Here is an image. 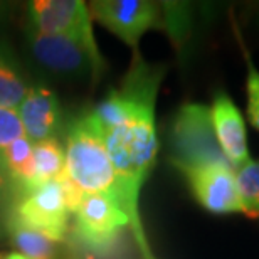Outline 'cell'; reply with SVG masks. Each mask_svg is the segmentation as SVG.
<instances>
[{
  "label": "cell",
  "instance_id": "cell-1",
  "mask_svg": "<svg viewBox=\"0 0 259 259\" xmlns=\"http://www.w3.org/2000/svg\"><path fill=\"white\" fill-rule=\"evenodd\" d=\"M66 170L84 194H103L121 209V194L95 113L77 116L66 132ZM123 210V209H121Z\"/></svg>",
  "mask_w": 259,
  "mask_h": 259
},
{
  "label": "cell",
  "instance_id": "cell-2",
  "mask_svg": "<svg viewBox=\"0 0 259 259\" xmlns=\"http://www.w3.org/2000/svg\"><path fill=\"white\" fill-rule=\"evenodd\" d=\"M170 148V162L182 174L210 165H231L217 143L210 108L200 103H185L175 113Z\"/></svg>",
  "mask_w": 259,
  "mask_h": 259
},
{
  "label": "cell",
  "instance_id": "cell-3",
  "mask_svg": "<svg viewBox=\"0 0 259 259\" xmlns=\"http://www.w3.org/2000/svg\"><path fill=\"white\" fill-rule=\"evenodd\" d=\"M27 46L35 63L59 77L77 79L90 74L93 79H98L106 67L100 51L69 35L40 34L29 29Z\"/></svg>",
  "mask_w": 259,
  "mask_h": 259
},
{
  "label": "cell",
  "instance_id": "cell-4",
  "mask_svg": "<svg viewBox=\"0 0 259 259\" xmlns=\"http://www.w3.org/2000/svg\"><path fill=\"white\" fill-rule=\"evenodd\" d=\"M90 15L128 44L135 54L147 30L163 29L162 7L148 0H98L91 4Z\"/></svg>",
  "mask_w": 259,
  "mask_h": 259
},
{
  "label": "cell",
  "instance_id": "cell-5",
  "mask_svg": "<svg viewBox=\"0 0 259 259\" xmlns=\"http://www.w3.org/2000/svg\"><path fill=\"white\" fill-rule=\"evenodd\" d=\"M74 214V237L95 252L111 247L121 231L130 226L128 215L120 205L103 194H84Z\"/></svg>",
  "mask_w": 259,
  "mask_h": 259
},
{
  "label": "cell",
  "instance_id": "cell-6",
  "mask_svg": "<svg viewBox=\"0 0 259 259\" xmlns=\"http://www.w3.org/2000/svg\"><path fill=\"white\" fill-rule=\"evenodd\" d=\"M10 217L58 242L66 241L69 212L58 180L40 184L32 192L20 197Z\"/></svg>",
  "mask_w": 259,
  "mask_h": 259
},
{
  "label": "cell",
  "instance_id": "cell-7",
  "mask_svg": "<svg viewBox=\"0 0 259 259\" xmlns=\"http://www.w3.org/2000/svg\"><path fill=\"white\" fill-rule=\"evenodd\" d=\"M30 29L40 34L69 35L98 49L90 9L81 0H35L29 7Z\"/></svg>",
  "mask_w": 259,
  "mask_h": 259
},
{
  "label": "cell",
  "instance_id": "cell-8",
  "mask_svg": "<svg viewBox=\"0 0 259 259\" xmlns=\"http://www.w3.org/2000/svg\"><path fill=\"white\" fill-rule=\"evenodd\" d=\"M195 200L212 214L242 212L236 172L231 165H210L184 172Z\"/></svg>",
  "mask_w": 259,
  "mask_h": 259
},
{
  "label": "cell",
  "instance_id": "cell-9",
  "mask_svg": "<svg viewBox=\"0 0 259 259\" xmlns=\"http://www.w3.org/2000/svg\"><path fill=\"white\" fill-rule=\"evenodd\" d=\"M210 118L217 143L232 165L239 170L249 162V148H247V133L242 115L236 103L226 93H217L210 106Z\"/></svg>",
  "mask_w": 259,
  "mask_h": 259
},
{
  "label": "cell",
  "instance_id": "cell-10",
  "mask_svg": "<svg viewBox=\"0 0 259 259\" xmlns=\"http://www.w3.org/2000/svg\"><path fill=\"white\" fill-rule=\"evenodd\" d=\"M25 137L30 143H39L54 138L61 130L63 111L58 95L48 86H32L17 108Z\"/></svg>",
  "mask_w": 259,
  "mask_h": 259
},
{
  "label": "cell",
  "instance_id": "cell-11",
  "mask_svg": "<svg viewBox=\"0 0 259 259\" xmlns=\"http://www.w3.org/2000/svg\"><path fill=\"white\" fill-rule=\"evenodd\" d=\"M0 157L4 160L5 170L12 182L14 192L19 197L27 195L37 187V177H35V162L32 143L27 137L15 140L9 147L0 150Z\"/></svg>",
  "mask_w": 259,
  "mask_h": 259
},
{
  "label": "cell",
  "instance_id": "cell-12",
  "mask_svg": "<svg viewBox=\"0 0 259 259\" xmlns=\"http://www.w3.org/2000/svg\"><path fill=\"white\" fill-rule=\"evenodd\" d=\"M29 82L12 51L0 44V108L17 110L29 93Z\"/></svg>",
  "mask_w": 259,
  "mask_h": 259
},
{
  "label": "cell",
  "instance_id": "cell-13",
  "mask_svg": "<svg viewBox=\"0 0 259 259\" xmlns=\"http://www.w3.org/2000/svg\"><path fill=\"white\" fill-rule=\"evenodd\" d=\"M9 232L14 246L27 259H59L61 252H63L61 249L63 242H58L37 231L29 229L12 217L9 221Z\"/></svg>",
  "mask_w": 259,
  "mask_h": 259
},
{
  "label": "cell",
  "instance_id": "cell-14",
  "mask_svg": "<svg viewBox=\"0 0 259 259\" xmlns=\"http://www.w3.org/2000/svg\"><path fill=\"white\" fill-rule=\"evenodd\" d=\"M34 162H35V177L37 184L58 180L66 172V155L63 145L58 138H49L44 142L32 143Z\"/></svg>",
  "mask_w": 259,
  "mask_h": 259
},
{
  "label": "cell",
  "instance_id": "cell-15",
  "mask_svg": "<svg viewBox=\"0 0 259 259\" xmlns=\"http://www.w3.org/2000/svg\"><path fill=\"white\" fill-rule=\"evenodd\" d=\"M242 214L259 219V160H249L236 172Z\"/></svg>",
  "mask_w": 259,
  "mask_h": 259
},
{
  "label": "cell",
  "instance_id": "cell-16",
  "mask_svg": "<svg viewBox=\"0 0 259 259\" xmlns=\"http://www.w3.org/2000/svg\"><path fill=\"white\" fill-rule=\"evenodd\" d=\"M163 5H165V7H162V12H165L162 15L163 29L168 30L175 46H182L190 30L189 10L182 4H163Z\"/></svg>",
  "mask_w": 259,
  "mask_h": 259
},
{
  "label": "cell",
  "instance_id": "cell-17",
  "mask_svg": "<svg viewBox=\"0 0 259 259\" xmlns=\"http://www.w3.org/2000/svg\"><path fill=\"white\" fill-rule=\"evenodd\" d=\"M247 77H246V93H247V116L251 125L259 132V71L251 63V58L244 49Z\"/></svg>",
  "mask_w": 259,
  "mask_h": 259
},
{
  "label": "cell",
  "instance_id": "cell-18",
  "mask_svg": "<svg viewBox=\"0 0 259 259\" xmlns=\"http://www.w3.org/2000/svg\"><path fill=\"white\" fill-rule=\"evenodd\" d=\"M25 132L22 121L17 115V110H5L0 108V150L9 147L15 140L24 138Z\"/></svg>",
  "mask_w": 259,
  "mask_h": 259
},
{
  "label": "cell",
  "instance_id": "cell-19",
  "mask_svg": "<svg viewBox=\"0 0 259 259\" xmlns=\"http://www.w3.org/2000/svg\"><path fill=\"white\" fill-rule=\"evenodd\" d=\"M58 182L61 185V190H63V195H64V202H66V207H67V212H74L77 210V207H79L82 197H84V192L77 187L76 182L69 177V174L66 172L61 175V177L58 179Z\"/></svg>",
  "mask_w": 259,
  "mask_h": 259
},
{
  "label": "cell",
  "instance_id": "cell-20",
  "mask_svg": "<svg viewBox=\"0 0 259 259\" xmlns=\"http://www.w3.org/2000/svg\"><path fill=\"white\" fill-rule=\"evenodd\" d=\"M14 187H12V182L9 179V174L5 170V165H4V160L0 157V205H5L7 202L12 199L14 195Z\"/></svg>",
  "mask_w": 259,
  "mask_h": 259
},
{
  "label": "cell",
  "instance_id": "cell-21",
  "mask_svg": "<svg viewBox=\"0 0 259 259\" xmlns=\"http://www.w3.org/2000/svg\"><path fill=\"white\" fill-rule=\"evenodd\" d=\"M4 259H27V257H24L19 252H7V254H4Z\"/></svg>",
  "mask_w": 259,
  "mask_h": 259
},
{
  "label": "cell",
  "instance_id": "cell-22",
  "mask_svg": "<svg viewBox=\"0 0 259 259\" xmlns=\"http://www.w3.org/2000/svg\"><path fill=\"white\" fill-rule=\"evenodd\" d=\"M0 259H4V252H0Z\"/></svg>",
  "mask_w": 259,
  "mask_h": 259
}]
</instances>
